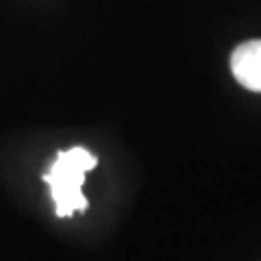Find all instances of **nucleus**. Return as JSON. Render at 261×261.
Here are the masks:
<instances>
[{
    "label": "nucleus",
    "mask_w": 261,
    "mask_h": 261,
    "mask_svg": "<svg viewBox=\"0 0 261 261\" xmlns=\"http://www.w3.org/2000/svg\"><path fill=\"white\" fill-rule=\"evenodd\" d=\"M96 163L98 161L94 154L81 148V146L57 154L55 163L50 166V172L44 176L48 187H50L57 216L68 218L74 211L87 209V200L83 196V181L89 170L96 168Z\"/></svg>",
    "instance_id": "nucleus-1"
},
{
    "label": "nucleus",
    "mask_w": 261,
    "mask_h": 261,
    "mask_svg": "<svg viewBox=\"0 0 261 261\" xmlns=\"http://www.w3.org/2000/svg\"><path fill=\"white\" fill-rule=\"evenodd\" d=\"M231 70L242 87L261 92V39H248L231 55Z\"/></svg>",
    "instance_id": "nucleus-2"
}]
</instances>
